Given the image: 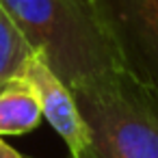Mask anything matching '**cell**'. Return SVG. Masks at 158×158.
I'll return each instance as SVG.
<instances>
[{
  "label": "cell",
  "instance_id": "6da1fadb",
  "mask_svg": "<svg viewBox=\"0 0 158 158\" xmlns=\"http://www.w3.org/2000/svg\"><path fill=\"white\" fill-rule=\"evenodd\" d=\"M26 41L74 91L126 72L98 0H0Z\"/></svg>",
  "mask_w": 158,
  "mask_h": 158
},
{
  "label": "cell",
  "instance_id": "7a4b0ae2",
  "mask_svg": "<svg viewBox=\"0 0 158 158\" xmlns=\"http://www.w3.org/2000/svg\"><path fill=\"white\" fill-rule=\"evenodd\" d=\"M72 93L91 134L78 158H158V98L128 72Z\"/></svg>",
  "mask_w": 158,
  "mask_h": 158
},
{
  "label": "cell",
  "instance_id": "3957f363",
  "mask_svg": "<svg viewBox=\"0 0 158 158\" xmlns=\"http://www.w3.org/2000/svg\"><path fill=\"white\" fill-rule=\"evenodd\" d=\"M126 72L158 98V0H98Z\"/></svg>",
  "mask_w": 158,
  "mask_h": 158
},
{
  "label": "cell",
  "instance_id": "277c9868",
  "mask_svg": "<svg viewBox=\"0 0 158 158\" xmlns=\"http://www.w3.org/2000/svg\"><path fill=\"white\" fill-rule=\"evenodd\" d=\"M18 78L26 80L35 91L44 117L67 145L69 158H78L87 149L91 134L72 89L52 72L41 52L31 54V59L20 69Z\"/></svg>",
  "mask_w": 158,
  "mask_h": 158
},
{
  "label": "cell",
  "instance_id": "5b68a950",
  "mask_svg": "<svg viewBox=\"0 0 158 158\" xmlns=\"http://www.w3.org/2000/svg\"><path fill=\"white\" fill-rule=\"evenodd\" d=\"M44 119L39 100L31 85L13 78L0 87V136H15L35 130Z\"/></svg>",
  "mask_w": 158,
  "mask_h": 158
},
{
  "label": "cell",
  "instance_id": "8992f818",
  "mask_svg": "<svg viewBox=\"0 0 158 158\" xmlns=\"http://www.w3.org/2000/svg\"><path fill=\"white\" fill-rule=\"evenodd\" d=\"M35 50L0 2V87L13 80Z\"/></svg>",
  "mask_w": 158,
  "mask_h": 158
},
{
  "label": "cell",
  "instance_id": "52a82bcc",
  "mask_svg": "<svg viewBox=\"0 0 158 158\" xmlns=\"http://www.w3.org/2000/svg\"><path fill=\"white\" fill-rule=\"evenodd\" d=\"M0 158H26V156H22L18 149H13L11 145H7L2 141V136H0Z\"/></svg>",
  "mask_w": 158,
  "mask_h": 158
}]
</instances>
